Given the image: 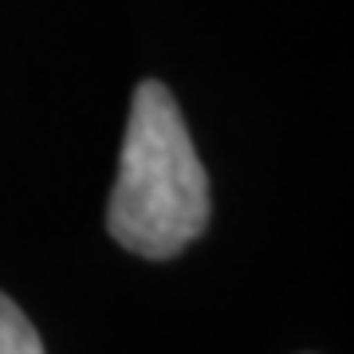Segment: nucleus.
I'll list each match as a JSON object with an SVG mask.
<instances>
[{"instance_id": "obj_1", "label": "nucleus", "mask_w": 354, "mask_h": 354, "mask_svg": "<svg viewBox=\"0 0 354 354\" xmlns=\"http://www.w3.org/2000/svg\"><path fill=\"white\" fill-rule=\"evenodd\" d=\"M209 213V174L193 150L181 106L165 83L146 79L130 99L106 228L127 252L169 260L201 236Z\"/></svg>"}, {"instance_id": "obj_2", "label": "nucleus", "mask_w": 354, "mask_h": 354, "mask_svg": "<svg viewBox=\"0 0 354 354\" xmlns=\"http://www.w3.org/2000/svg\"><path fill=\"white\" fill-rule=\"evenodd\" d=\"M0 354H44L32 319L0 291Z\"/></svg>"}]
</instances>
